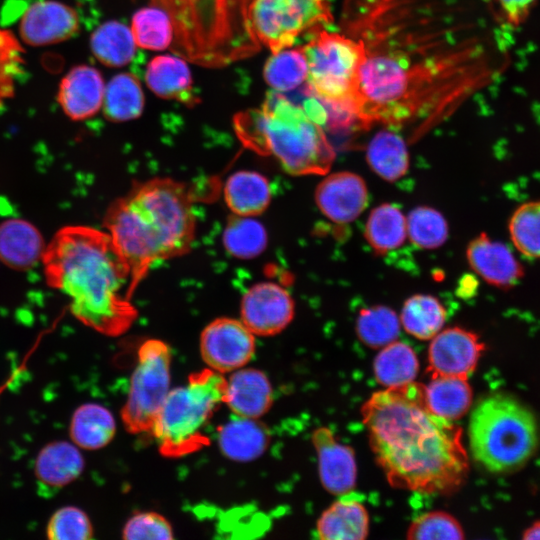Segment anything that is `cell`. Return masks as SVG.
Returning a JSON list of instances; mask_svg holds the SVG:
<instances>
[{
	"mask_svg": "<svg viewBox=\"0 0 540 540\" xmlns=\"http://www.w3.org/2000/svg\"><path fill=\"white\" fill-rule=\"evenodd\" d=\"M471 0H344L340 31L363 50L357 125L414 126L451 115L495 71Z\"/></svg>",
	"mask_w": 540,
	"mask_h": 540,
	"instance_id": "6da1fadb",
	"label": "cell"
},
{
	"mask_svg": "<svg viewBox=\"0 0 540 540\" xmlns=\"http://www.w3.org/2000/svg\"><path fill=\"white\" fill-rule=\"evenodd\" d=\"M361 415L375 460L392 487L446 495L465 482L469 458L462 429L429 409L423 384L377 391Z\"/></svg>",
	"mask_w": 540,
	"mask_h": 540,
	"instance_id": "7a4b0ae2",
	"label": "cell"
},
{
	"mask_svg": "<svg viewBox=\"0 0 540 540\" xmlns=\"http://www.w3.org/2000/svg\"><path fill=\"white\" fill-rule=\"evenodd\" d=\"M42 263L47 284L69 298L82 324L116 337L136 321L131 270L106 231L63 227L46 246Z\"/></svg>",
	"mask_w": 540,
	"mask_h": 540,
	"instance_id": "3957f363",
	"label": "cell"
},
{
	"mask_svg": "<svg viewBox=\"0 0 540 540\" xmlns=\"http://www.w3.org/2000/svg\"><path fill=\"white\" fill-rule=\"evenodd\" d=\"M194 193L186 183L153 178L112 202L103 224L131 270V292L159 261L187 253L196 232Z\"/></svg>",
	"mask_w": 540,
	"mask_h": 540,
	"instance_id": "277c9868",
	"label": "cell"
},
{
	"mask_svg": "<svg viewBox=\"0 0 540 540\" xmlns=\"http://www.w3.org/2000/svg\"><path fill=\"white\" fill-rule=\"evenodd\" d=\"M234 127L245 146L293 175L324 174L335 158L322 126L286 93L271 90L260 109L236 116Z\"/></svg>",
	"mask_w": 540,
	"mask_h": 540,
	"instance_id": "5b68a950",
	"label": "cell"
},
{
	"mask_svg": "<svg viewBox=\"0 0 540 540\" xmlns=\"http://www.w3.org/2000/svg\"><path fill=\"white\" fill-rule=\"evenodd\" d=\"M170 16L176 49L188 60L221 66L257 52L251 0H151Z\"/></svg>",
	"mask_w": 540,
	"mask_h": 540,
	"instance_id": "8992f818",
	"label": "cell"
},
{
	"mask_svg": "<svg viewBox=\"0 0 540 540\" xmlns=\"http://www.w3.org/2000/svg\"><path fill=\"white\" fill-rule=\"evenodd\" d=\"M538 438L535 416L512 396L488 395L472 410L468 424L470 452L490 472L521 468L534 454Z\"/></svg>",
	"mask_w": 540,
	"mask_h": 540,
	"instance_id": "52a82bcc",
	"label": "cell"
},
{
	"mask_svg": "<svg viewBox=\"0 0 540 540\" xmlns=\"http://www.w3.org/2000/svg\"><path fill=\"white\" fill-rule=\"evenodd\" d=\"M225 389L223 374L207 367L170 390L151 431L161 455L180 458L208 444L204 429L224 404Z\"/></svg>",
	"mask_w": 540,
	"mask_h": 540,
	"instance_id": "ba28073f",
	"label": "cell"
},
{
	"mask_svg": "<svg viewBox=\"0 0 540 540\" xmlns=\"http://www.w3.org/2000/svg\"><path fill=\"white\" fill-rule=\"evenodd\" d=\"M308 64L307 89L337 113L336 124H357L361 45L352 37L322 29L302 45Z\"/></svg>",
	"mask_w": 540,
	"mask_h": 540,
	"instance_id": "9c48e42d",
	"label": "cell"
},
{
	"mask_svg": "<svg viewBox=\"0 0 540 540\" xmlns=\"http://www.w3.org/2000/svg\"><path fill=\"white\" fill-rule=\"evenodd\" d=\"M248 14L255 38L272 53L335 22L330 0H251Z\"/></svg>",
	"mask_w": 540,
	"mask_h": 540,
	"instance_id": "30bf717a",
	"label": "cell"
},
{
	"mask_svg": "<svg viewBox=\"0 0 540 540\" xmlns=\"http://www.w3.org/2000/svg\"><path fill=\"white\" fill-rule=\"evenodd\" d=\"M172 352L159 339L144 341L137 351V364L130 377L121 420L131 434L151 433L170 392Z\"/></svg>",
	"mask_w": 540,
	"mask_h": 540,
	"instance_id": "8fae6325",
	"label": "cell"
},
{
	"mask_svg": "<svg viewBox=\"0 0 540 540\" xmlns=\"http://www.w3.org/2000/svg\"><path fill=\"white\" fill-rule=\"evenodd\" d=\"M199 347L208 368L224 374L251 361L256 350L255 335L240 319L219 317L204 327Z\"/></svg>",
	"mask_w": 540,
	"mask_h": 540,
	"instance_id": "7c38bea8",
	"label": "cell"
},
{
	"mask_svg": "<svg viewBox=\"0 0 540 540\" xmlns=\"http://www.w3.org/2000/svg\"><path fill=\"white\" fill-rule=\"evenodd\" d=\"M295 305L290 293L274 282H260L242 296L240 320L256 336H274L293 320Z\"/></svg>",
	"mask_w": 540,
	"mask_h": 540,
	"instance_id": "4fadbf2b",
	"label": "cell"
},
{
	"mask_svg": "<svg viewBox=\"0 0 540 540\" xmlns=\"http://www.w3.org/2000/svg\"><path fill=\"white\" fill-rule=\"evenodd\" d=\"M485 350L479 336L461 327H451L432 338L428 350V373L469 377Z\"/></svg>",
	"mask_w": 540,
	"mask_h": 540,
	"instance_id": "5bb4252c",
	"label": "cell"
},
{
	"mask_svg": "<svg viewBox=\"0 0 540 540\" xmlns=\"http://www.w3.org/2000/svg\"><path fill=\"white\" fill-rule=\"evenodd\" d=\"M79 30V16L71 6L46 0L32 4L23 14L19 33L24 43L39 47L72 38Z\"/></svg>",
	"mask_w": 540,
	"mask_h": 540,
	"instance_id": "9a60e30c",
	"label": "cell"
},
{
	"mask_svg": "<svg viewBox=\"0 0 540 540\" xmlns=\"http://www.w3.org/2000/svg\"><path fill=\"white\" fill-rule=\"evenodd\" d=\"M318 458L322 486L333 495L350 493L357 478L353 448L339 442L328 427H318L311 436Z\"/></svg>",
	"mask_w": 540,
	"mask_h": 540,
	"instance_id": "2e32d148",
	"label": "cell"
},
{
	"mask_svg": "<svg viewBox=\"0 0 540 540\" xmlns=\"http://www.w3.org/2000/svg\"><path fill=\"white\" fill-rule=\"evenodd\" d=\"M365 181L352 172L333 173L316 188L315 202L320 211L331 221H354L368 205Z\"/></svg>",
	"mask_w": 540,
	"mask_h": 540,
	"instance_id": "e0dca14e",
	"label": "cell"
},
{
	"mask_svg": "<svg viewBox=\"0 0 540 540\" xmlns=\"http://www.w3.org/2000/svg\"><path fill=\"white\" fill-rule=\"evenodd\" d=\"M466 257L475 273L500 289L512 288L524 276L523 266L511 250L485 233L469 243Z\"/></svg>",
	"mask_w": 540,
	"mask_h": 540,
	"instance_id": "ac0fdd59",
	"label": "cell"
},
{
	"mask_svg": "<svg viewBox=\"0 0 540 540\" xmlns=\"http://www.w3.org/2000/svg\"><path fill=\"white\" fill-rule=\"evenodd\" d=\"M105 85L94 67L79 65L61 80L57 99L64 113L80 121L94 116L102 107Z\"/></svg>",
	"mask_w": 540,
	"mask_h": 540,
	"instance_id": "d6986e66",
	"label": "cell"
},
{
	"mask_svg": "<svg viewBox=\"0 0 540 540\" xmlns=\"http://www.w3.org/2000/svg\"><path fill=\"white\" fill-rule=\"evenodd\" d=\"M224 404L234 415L259 419L273 404V389L267 375L256 368L242 367L226 379Z\"/></svg>",
	"mask_w": 540,
	"mask_h": 540,
	"instance_id": "ffe728a7",
	"label": "cell"
},
{
	"mask_svg": "<svg viewBox=\"0 0 540 540\" xmlns=\"http://www.w3.org/2000/svg\"><path fill=\"white\" fill-rule=\"evenodd\" d=\"M217 443L226 458L236 462H250L267 450L270 432L258 419L233 414L218 428Z\"/></svg>",
	"mask_w": 540,
	"mask_h": 540,
	"instance_id": "44dd1931",
	"label": "cell"
},
{
	"mask_svg": "<svg viewBox=\"0 0 540 540\" xmlns=\"http://www.w3.org/2000/svg\"><path fill=\"white\" fill-rule=\"evenodd\" d=\"M322 540H363L369 532V515L364 504L351 492L341 495L316 523Z\"/></svg>",
	"mask_w": 540,
	"mask_h": 540,
	"instance_id": "7402d4cb",
	"label": "cell"
},
{
	"mask_svg": "<svg viewBox=\"0 0 540 540\" xmlns=\"http://www.w3.org/2000/svg\"><path fill=\"white\" fill-rule=\"evenodd\" d=\"M46 246L30 222L13 218L0 223V260L15 270H27L42 260Z\"/></svg>",
	"mask_w": 540,
	"mask_h": 540,
	"instance_id": "603a6c76",
	"label": "cell"
},
{
	"mask_svg": "<svg viewBox=\"0 0 540 540\" xmlns=\"http://www.w3.org/2000/svg\"><path fill=\"white\" fill-rule=\"evenodd\" d=\"M85 459L81 449L72 441L57 440L43 446L38 452L34 473L37 480L48 487L63 488L83 473Z\"/></svg>",
	"mask_w": 540,
	"mask_h": 540,
	"instance_id": "cb8c5ba5",
	"label": "cell"
},
{
	"mask_svg": "<svg viewBox=\"0 0 540 540\" xmlns=\"http://www.w3.org/2000/svg\"><path fill=\"white\" fill-rule=\"evenodd\" d=\"M223 195L233 214L256 217L269 206L272 190L268 179L261 173L241 170L227 178Z\"/></svg>",
	"mask_w": 540,
	"mask_h": 540,
	"instance_id": "d4e9b609",
	"label": "cell"
},
{
	"mask_svg": "<svg viewBox=\"0 0 540 540\" xmlns=\"http://www.w3.org/2000/svg\"><path fill=\"white\" fill-rule=\"evenodd\" d=\"M116 420L111 411L99 403H84L73 412L69 435L80 449L94 451L107 446L116 434Z\"/></svg>",
	"mask_w": 540,
	"mask_h": 540,
	"instance_id": "484cf974",
	"label": "cell"
},
{
	"mask_svg": "<svg viewBox=\"0 0 540 540\" xmlns=\"http://www.w3.org/2000/svg\"><path fill=\"white\" fill-rule=\"evenodd\" d=\"M147 86L163 99L192 101V76L186 61L174 55L154 57L145 71Z\"/></svg>",
	"mask_w": 540,
	"mask_h": 540,
	"instance_id": "4316f807",
	"label": "cell"
},
{
	"mask_svg": "<svg viewBox=\"0 0 540 540\" xmlns=\"http://www.w3.org/2000/svg\"><path fill=\"white\" fill-rule=\"evenodd\" d=\"M472 395L467 377L432 375L429 383L424 385V396L429 409L454 422L470 410Z\"/></svg>",
	"mask_w": 540,
	"mask_h": 540,
	"instance_id": "83f0119b",
	"label": "cell"
},
{
	"mask_svg": "<svg viewBox=\"0 0 540 540\" xmlns=\"http://www.w3.org/2000/svg\"><path fill=\"white\" fill-rule=\"evenodd\" d=\"M370 168L382 179L394 182L403 177L409 167V156L404 139L392 130H382L367 147Z\"/></svg>",
	"mask_w": 540,
	"mask_h": 540,
	"instance_id": "f1b7e54d",
	"label": "cell"
},
{
	"mask_svg": "<svg viewBox=\"0 0 540 540\" xmlns=\"http://www.w3.org/2000/svg\"><path fill=\"white\" fill-rule=\"evenodd\" d=\"M376 381L385 388H397L413 382L419 361L413 348L400 341L384 346L373 363Z\"/></svg>",
	"mask_w": 540,
	"mask_h": 540,
	"instance_id": "f546056e",
	"label": "cell"
},
{
	"mask_svg": "<svg viewBox=\"0 0 540 540\" xmlns=\"http://www.w3.org/2000/svg\"><path fill=\"white\" fill-rule=\"evenodd\" d=\"M90 48L96 59L108 67L127 65L136 52L132 30L111 20L100 25L91 35Z\"/></svg>",
	"mask_w": 540,
	"mask_h": 540,
	"instance_id": "4dcf8cb0",
	"label": "cell"
},
{
	"mask_svg": "<svg viewBox=\"0 0 540 540\" xmlns=\"http://www.w3.org/2000/svg\"><path fill=\"white\" fill-rule=\"evenodd\" d=\"M447 319L441 302L428 294L409 297L401 311V324L405 331L419 340H429L437 335Z\"/></svg>",
	"mask_w": 540,
	"mask_h": 540,
	"instance_id": "1f68e13d",
	"label": "cell"
},
{
	"mask_svg": "<svg viewBox=\"0 0 540 540\" xmlns=\"http://www.w3.org/2000/svg\"><path fill=\"white\" fill-rule=\"evenodd\" d=\"M103 112L112 122L136 119L144 108V94L138 79L128 73L114 76L105 87Z\"/></svg>",
	"mask_w": 540,
	"mask_h": 540,
	"instance_id": "d6a6232c",
	"label": "cell"
},
{
	"mask_svg": "<svg viewBox=\"0 0 540 540\" xmlns=\"http://www.w3.org/2000/svg\"><path fill=\"white\" fill-rule=\"evenodd\" d=\"M406 236L407 221L398 207L383 203L371 211L365 226V237L377 254L400 247Z\"/></svg>",
	"mask_w": 540,
	"mask_h": 540,
	"instance_id": "836d02e7",
	"label": "cell"
},
{
	"mask_svg": "<svg viewBox=\"0 0 540 540\" xmlns=\"http://www.w3.org/2000/svg\"><path fill=\"white\" fill-rule=\"evenodd\" d=\"M307 58L303 46H292L273 52L264 66V79L272 90L292 92L306 82Z\"/></svg>",
	"mask_w": 540,
	"mask_h": 540,
	"instance_id": "e575fe53",
	"label": "cell"
},
{
	"mask_svg": "<svg viewBox=\"0 0 540 540\" xmlns=\"http://www.w3.org/2000/svg\"><path fill=\"white\" fill-rule=\"evenodd\" d=\"M223 245L225 250L235 258L252 259L265 250L267 232L254 217L233 214L223 232Z\"/></svg>",
	"mask_w": 540,
	"mask_h": 540,
	"instance_id": "d590c367",
	"label": "cell"
},
{
	"mask_svg": "<svg viewBox=\"0 0 540 540\" xmlns=\"http://www.w3.org/2000/svg\"><path fill=\"white\" fill-rule=\"evenodd\" d=\"M355 329L362 343L372 349H379L397 340L400 321L394 310L376 305L360 310Z\"/></svg>",
	"mask_w": 540,
	"mask_h": 540,
	"instance_id": "8d00e7d4",
	"label": "cell"
},
{
	"mask_svg": "<svg viewBox=\"0 0 540 540\" xmlns=\"http://www.w3.org/2000/svg\"><path fill=\"white\" fill-rule=\"evenodd\" d=\"M131 30L136 44L149 50L166 49L174 37L172 20L159 6L138 10L133 16Z\"/></svg>",
	"mask_w": 540,
	"mask_h": 540,
	"instance_id": "74e56055",
	"label": "cell"
},
{
	"mask_svg": "<svg viewBox=\"0 0 540 540\" xmlns=\"http://www.w3.org/2000/svg\"><path fill=\"white\" fill-rule=\"evenodd\" d=\"M508 230L520 253L529 258H540V201L520 205L509 220Z\"/></svg>",
	"mask_w": 540,
	"mask_h": 540,
	"instance_id": "f35d334b",
	"label": "cell"
},
{
	"mask_svg": "<svg viewBox=\"0 0 540 540\" xmlns=\"http://www.w3.org/2000/svg\"><path fill=\"white\" fill-rule=\"evenodd\" d=\"M407 234L417 247L435 249L448 238V224L444 216L429 206H418L408 215Z\"/></svg>",
	"mask_w": 540,
	"mask_h": 540,
	"instance_id": "ab89813d",
	"label": "cell"
},
{
	"mask_svg": "<svg viewBox=\"0 0 540 540\" xmlns=\"http://www.w3.org/2000/svg\"><path fill=\"white\" fill-rule=\"evenodd\" d=\"M24 65V49L20 41L11 31L0 28V110L13 98Z\"/></svg>",
	"mask_w": 540,
	"mask_h": 540,
	"instance_id": "60d3db41",
	"label": "cell"
},
{
	"mask_svg": "<svg viewBox=\"0 0 540 540\" xmlns=\"http://www.w3.org/2000/svg\"><path fill=\"white\" fill-rule=\"evenodd\" d=\"M94 535L92 522L79 507L68 505L57 509L48 520L46 536L51 540H88Z\"/></svg>",
	"mask_w": 540,
	"mask_h": 540,
	"instance_id": "b9f144b4",
	"label": "cell"
},
{
	"mask_svg": "<svg viewBox=\"0 0 540 540\" xmlns=\"http://www.w3.org/2000/svg\"><path fill=\"white\" fill-rule=\"evenodd\" d=\"M407 539H463L464 530L458 520L444 511H430L415 518L408 527Z\"/></svg>",
	"mask_w": 540,
	"mask_h": 540,
	"instance_id": "7bdbcfd3",
	"label": "cell"
},
{
	"mask_svg": "<svg viewBox=\"0 0 540 540\" xmlns=\"http://www.w3.org/2000/svg\"><path fill=\"white\" fill-rule=\"evenodd\" d=\"M126 540H172L173 528L160 513L141 511L132 515L122 529Z\"/></svg>",
	"mask_w": 540,
	"mask_h": 540,
	"instance_id": "ee69618b",
	"label": "cell"
},
{
	"mask_svg": "<svg viewBox=\"0 0 540 540\" xmlns=\"http://www.w3.org/2000/svg\"><path fill=\"white\" fill-rule=\"evenodd\" d=\"M505 21L512 26L524 23L537 0H494Z\"/></svg>",
	"mask_w": 540,
	"mask_h": 540,
	"instance_id": "f6af8a7d",
	"label": "cell"
},
{
	"mask_svg": "<svg viewBox=\"0 0 540 540\" xmlns=\"http://www.w3.org/2000/svg\"><path fill=\"white\" fill-rule=\"evenodd\" d=\"M522 538L526 540H540V520L527 528Z\"/></svg>",
	"mask_w": 540,
	"mask_h": 540,
	"instance_id": "bcb514c9",
	"label": "cell"
}]
</instances>
